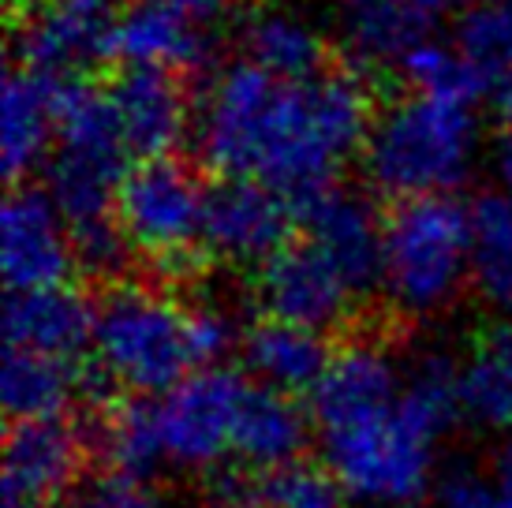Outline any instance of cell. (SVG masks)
<instances>
[{"label":"cell","mask_w":512,"mask_h":508,"mask_svg":"<svg viewBox=\"0 0 512 508\" xmlns=\"http://www.w3.org/2000/svg\"><path fill=\"white\" fill-rule=\"evenodd\" d=\"M374 113L352 71L311 83H277L251 60L217 71L199 113V150L225 180H258L296 210L333 187L352 154H363Z\"/></svg>","instance_id":"1"},{"label":"cell","mask_w":512,"mask_h":508,"mask_svg":"<svg viewBox=\"0 0 512 508\" xmlns=\"http://www.w3.org/2000/svg\"><path fill=\"white\" fill-rule=\"evenodd\" d=\"M475 154L479 124L471 105L412 94L374 116L363 146V172L385 198H441L468 180Z\"/></svg>","instance_id":"2"},{"label":"cell","mask_w":512,"mask_h":508,"mask_svg":"<svg viewBox=\"0 0 512 508\" xmlns=\"http://www.w3.org/2000/svg\"><path fill=\"white\" fill-rule=\"evenodd\" d=\"M94 367L139 396H165L199 363L191 352V311L146 284H120L98 303Z\"/></svg>","instance_id":"3"},{"label":"cell","mask_w":512,"mask_h":508,"mask_svg":"<svg viewBox=\"0 0 512 508\" xmlns=\"http://www.w3.org/2000/svg\"><path fill=\"white\" fill-rule=\"evenodd\" d=\"M128 146L105 90L86 79H57V150L45 161V195L75 228L113 221Z\"/></svg>","instance_id":"4"},{"label":"cell","mask_w":512,"mask_h":508,"mask_svg":"<svg viewBox=\"0 0 512 508\" xmlns=\"http://www.w3.org/2000/svg\"><path fill=\"white\" fill-rule=\"evenodd\" d=\"M471 277V217L453 195L397 202L385 217L389 299L412 318L449 311Z\"/></svg>","instance_id":"5"},{"label":"cell","mask_w":512,"mask_h":508,"mask_svg":"<svg viewBox=\"0 0 512 508\" xmlns=\"http://www.w3.org/2000/svg\"><path fill=\"white\" fill-rule=\"evenodd\" d=\"M322 445L326 467L359 505L412 508L438 482V438L415 423L400 400L382 415L326 430Z\"/></svg>","instance_id":"6"},{"label":"cell","mask_w":512,"mask_h":508,"mask_svg":"<svg viewBox=\"0 0 512 508\" xmlns=\"http://www.w3.org/2000/svg\"><path fill=\"white\" fill-rule=\"evenodd\" d=\"M206 195L199 176L180 161H139L120 184L116 225L131 251L165 273H184L195 262V247L206 243Z\"/></svg>","instance_id":"7"},{"label":"cell","mask_w":512,"mask_h":508,"mask_svg":"<svg viewBox=\"0 0 512 508\" xmlns=\"http://www.w3.org/2000/svg\"><path fill=\"white\" fill-rule=\"evenodd\" d=\"M120 19L116 0H19L12 4L15 68L45 79H83L116 57Z\"/></svg>","instance_id":"8"},{"label":"cell","mask_w":512,"mask_h":508,"mask_svg":"<svg viewBox=\"0 0 512 508\" xmlns=\"http://www.w3.org/2000/svg\"><path fill=\"white\" fill-rule=\"evenodd\" d=\"M247 381L225 367H206L157 400V426L169 464L214 467L232 452L236 415Z\"/></svg>","instance_id":"9"},{"label":"cell","mask_w":512,"mask_h":508,"mask_svg":"<svg viewBox=\"0 0 512 508\" xmlns=\"http://www.w3.org/2000/svg\"><path fill=\"white\" fill-rule=\"evenodd\" d=\"M75 236L45 187H15L0 206V269L8 292L60 288L75 273Z\"/></svg>","instance_id":"10"},{"label":"cell","mask_w":512,"mask_h":508,"mask_svg":"<svg viewBox=\"0 0 512 508\" xmlns=\"http://www.w3.org/2000/svg\"><path fill=\"white\" fill-rule=\"evenodd\" d=\"M296 206L258 180H221L206 195V247L236 266H266L288 247Z\"/></svg>","instance_id":"11"},{"label":"cell","mask_w":512,"mask_h":508,"mask_svg":"<svg viewBox=\"0 0 512 508\" xmlns=\"http://www.w3.org/2000/svg\"><path fill=\"white\" fill-rule=\"evenodd\" d=\"M120 139L131 157L157 161L184 142L191 127V101L176 71L120 68L105 86Z\"/></svg>","instance_id":"12"},{"label":"cell","mask_w":512,"mask_h":508,"mask_svg":"<svg viewBox=\"0 0 512 508\" xmlns=\"http://www.w3.org/2000/svg\"><path fill=\"white\" fill-rule=\"evenodd\" d=\"M356 292L348 288L341 269L311 243H296L273 254L258 269V303L270 318L303 325V329H329L348 314Z\"/></svg>","instance_id":"13"},{"label":"cell","mask_w":512,"mask_h":508,"mask_svg":"<svg viewBox=\"0 0 512 508\" xmlns=\"http://www.w3.org/2000/svg\"><path fill=\"white\" fill-rule=\"evenodd\" d=\"M307 243L326 254L333 266L341 269L348 288L363 296L382 281L385 269V221L374 213L367 198L356 191L329 187L326 195L307 202L303 210Z\"/></svg>","instance_id":"14"},{"label":"cell","mask_w":512,"mask_h":508,"mask_svg":"<svg viewBox=\"0 0 512 508\" xmlns=\"http://www.w3.org/2000/svg\"><path fill=\"white\" fill-rule=\"evenodd\" d=\"M400 389H404V370L397 367L393 352L378 340H352L333 352L322 381L314 385V419L326 434L337 426L382 415L400 400Z\"/></svg>","instance_id":"15"},{"label":"cell","mask_w":512,"mask_h":508,"mask_svg":"<svg viewBox=\"0 0 512 508\" xmlns=\"http://www.w3.org/2000/svg\"><path fill=\"white\" fill-rule=\"evenodd\" d=\"M83 438L64 419L15 423L4 441V494L8 501L45 505L68 494L79 479Z\"/></svg>","instance_id":"16"},{"label":"cell","mask_w":512,"mask_h":508,"mask_svg":"<svg viewBox=\"0 0 512 508\" xmlns=\"http://www.w3.org/2000/svg\"><path fill=\"white\" fill-rule=\"evenodd\" d=\"M94 318L98 307L72 284L12 292L4 303V337L8 348L75 359L86 344H94Z\"/></svg>","instance_id":"17"},{"label":"cell","mask_w":512,"mask_h":508,"mask_svg":"<svg viewBox=\"0 0 512 508\" xmlns=\"http://www.w3.org/2000/svg\"><path fill=\"white\" fill-rule=\"evenodd\" d=\"M57 142V79L12 68L0 94V165L8 180H19L49 161Z\"/></svg>","instance_id":"18"},{"label":"cell","mask_w":512,"mask_h":508,"mask_svg":"<svg viewBox=\"0 0 512 508\" xmlns=\"http://www.w3.org/2000/svg\"><path fill=\"white\" fill-rule=\"evenodd\" d=\"M240 355L255 385L285 396L314 393L333 359L318 329H303L281 318H262L251 325L240 340Z\"/></svg>","instance_id":"19"},{"label":"cell","mask_w":512,"mask_h":508,"mask_svg":"<svg viewBox=\"0 0 512 508\" xmlns=\"http://www.w3.org/2000/svg\"><path fill=\"white\" fill-rule=\"evenodd\" d=\"M307 445V415L299 411L296 396L273 393L266 385H247L236 415L232 456L247 471L270 475L296 464Z\"/></svg>","instance_id":"20"},{"label":"cell","mask_w":512,"mask_h":508,"mask_svg":"<svg viewBox=\"0 0 512 508\" xmlns=\"http://www.w3.org/2000/svg\"><path fill=\"white\" fill-rule=\"evenodd\" d=\"M430 15L423 0H341V34L359 64H400L415 45L430 42Z\"/></svg>","instance_id":"21"},{"label":"cell","mask_w":512,"mask_h":508,"mask_svg":"<svg viewBox=\"0 0 512 508\" xmlns=\"http://www.w3.org/2000/svg\"><path fill=\"white\" fill-rule=\"evenodd\" d=\"M75 396H83V370L72 359L8 348L0 367V400L12 423L64 419Z\"/></svg>","instance_id":"22"},{"label":"cell","mask_w":512,"mask_h":508,"mask_svg":"<svg viewBox=\"0 0 512 508\" xmlns=\"http://www.w3.org/2000/svg\"><path fill=\"white\" fill-rule=\"evenodd\" d=\"M116 57L124 60V68L191 71L206 64V38L195 23L180 15L154 4H139L120 19Z\"/></svg>","instance_id":"23"},{"label":"cell","mask_w":512,"mask_h":508,"mask_svg":"<svg viewBox=\"0 0 512 508\" xmlns=\"http://www.w3.org/2000/svg\"><path fill=\"white\" fill-rule=\"evenodd\" d=\"M460 419L479 430H512V325H494L479 337L456 370Z\"/></svg>","instance_id":"24"},{"label":"cell","mask_w":512,"mask_h":508,"mask_svg":"<svg viewBox=\"0 0 512 508\" xmlns=\"http://www.w3.org/2000/svg\"><path fill=\"white\" fill-rule=\"evenodd\" d=\"M247 60L277 83H311L326 75V42L314 27L288 12H255L243 27Z\"/></svg>","instance_id":"25"},{"label":"cell","mask_w":512,"mask_h":508,"mask_svg":"<svg viewBox=\"0 0 512 508\" xmlns=\"http://www.w3.org/2000/svg\"><path fill=\"white\" fill-rule=\"evenodd\" d=\"M471 217V281L494 307L512 311V198L486 191L468 206Z\"/></svg>","instance_id":"26"},{"label":"cell","mask_w":512,"mask_h":508,"mask_svg":"<svg viewBox=\"0 0 512 508\" xmlns=\"http://www.w3.org/2000/svg\"><path fill=\"white\" fill-rule=\"evenodd\" d=\"M98 452L109 460V471L150 479L157 467L169 460L154 404L131 400V404L109 411L98 423Z\"/></svg>","instance_id":"27"},{"label":"cell","mask_w":512,"mask_h":508,"mask_svg":"<svg viewBox=\"0 0 512 508\" xmlns=\"http://www.w3.org/2000/svg\"><path fill=\"white\" fill-rule=\"evenodd\" d=\"M456 49L483 75L486 90L494 94L505 79H512V4L490 0L475 4L460 15Z\"/></svg>","instance_id":"28"},{"label":"cell","mask_w":512,"mask_h":508,"mask_svg":"<svg viewBox=\"0 0 512 508\" xmlns=\"http://www.w3.org/2000/svg\"><path fill=\"white\" fill-rule=\"evenodd\" d=\"M397 71L404 75V83L415 86V94L456 101V105H471L486 90L483 75L471 68L468 57L441 42L415 45L412 53L397 64Z\"/></svg>","instance_id":"29"},{"label":"cell","mask_w":512,"mask_h":508,"mask_svg":"<svg viewBox=\"0 0 512 508\" xmlns=\"http://www.w3.org/2000/svg\"><path fill=\"white\" fill-rule=\"evenodd\" d=\"M456 370L445 355H423L412 370H404V389H400V408L412 415L415 423L441 438L449 426L460 419V393H456Z\"/></svg>","instance_id":"30"},{"label":"cell","mask_w":512,"mask_h":508,"mask_svg":"<svg viewBox=\"0 0 512 508\" xmlns=\"http://www.w3.org/2000/svg\"><path fill=\"white\" fill-rule=\"evenodd\" d=\"M348 494L329 467L296 464L262 475V508H344Z\"/></svg>","instance_id":"31"},{"label":"cell","mask_w":512,"mask_h":508,"mask_svg":"<svg viewBox=\"0 0 512 508\" xmlns=\"http://www.w3.org/2000/svg\"><path fill=\"white\" fill-rule=\"evenodd\" d=\"M68 508H161L150 479H135L124 471H101L79 482Z\"/></svg>","instance_id":"32"},{"label":"cell","mask_w":512,"mask_h":508,"mask_svg":"<svg viewBox=\"0 0 512 508\" xmlns=\"http://www.w3.org/2000/svg\"><path fill=\"white\" fill-rule=\"evenodd\" d=\"M434 508H501L498 482L471 464L445 467L434 482Z\"/></svg>","instance_id":"33"},{"label":"cell","mask_w":512,"mask_h":508,"mask_svg":"<svg viewBox=\"0 0 512 508\" xmlns=\"http://www.w3.org/2000/svg\"><path fill=\"white\" fill-rule=\"evenodd\" d=\"M240 340L243 337H240V329H236V318L228 311H221L214 303L191 311V352H195L199 370L217 367Z\"/></svg>","instance_id":"34"},{"label":"cell","mask_w":512,"mask_h":508,"mask_svg":"<svg viewBox=\"0 0 512 508\" xmlns=\"http://www.w3.org/2000/svg\"><path fill=\"white\" fill-rule=\"evenodd\" d=\"M72 236H75V258H79V266H86L90 273H98V277L120 273V266H124V258H128V251H131V243L124 240L116 217L113 221L75 228Z\"/></svg>","instance_id":"35"},{"label":"cell","mask_w":512,"mask_h":508,"mask_svg":"<svg viewBox=\"0 0 512 508\" xmlns=\"http://www.w3.org/2000/svg\"><path fill=\"white\" fill-rule=\"evenodd\" d=\"M217 508H262V475L251 479V471L221 475L214 486Z\"/></svg>","instance_id":"36"},{"label":"cell","mask_w":512,"mask_h":508,"mask_svg":"<svg viewBox=\"0 0 512 508\" xmlns=\"http://www.w3.org/2000/svg\"><path fill=\"white\" fill-rule=\"evenodd\" d=\"M143 4H154V8H165V12L180 15L187 23H210L228 8V0H143Z\"/></svg>","instance_id":"37"},{"label":"cell","mask_w":512,"mask_h":508,"mask_svg":"<svg viewBox=\"0 0 512 508\" xmlns=\"http://www.w3.org/2000/svg\"><path fill=\"white\" fill-rule=\"evenodd\" d=\"M494 176H498V187L512 198V127L498 139L494 146Z\"/></svg>","instance_id":"38"},{"label":"cell","mask_w":512,"mask_h":508,"mask_svg":"<svg viewBox=\"0 0 512 508\" xmlns=\"http://www.w3.org/2000/svg\"><path fill=\"white\" fill-rule=\"evenodd\" d=\"M490 475H494V482H498L501 501H512V438L494 452V467H490Z\"/></svg>","instance_id":"39"},{"label":"cell","mask_w":512,"mask_h":508,"mask_svg":"<svg viewBox=\"0 0 512 508\" xmlns=\"http://www.w3.org/2000/svg\"><path fill=\"white\" fill-rule=\"evenodd\" d=\"M494 101H498L501 116H505V120H509V127H512V79H505V83L494 90Z\"/></svg>","instance_id":"40"},{"label":"cell","mask_w":512,"mask_h":508,"mask_svg":"<svg viewBox=\"0 0 512 508\" xmlns=\"http://www.w3.org/2000/svg\"><path fill=\"white\" fill-rule=\"evenodd\" d=\"M430 8V15H441V12H453V8H460V4H468V0H423Z\"/></svg>","instance_id":"41"},{"label":"cell","mask_w":512,"mask_h":508,"mask_svg":"<svg viewBox=\"0 0 512 508\" xmlns=\"http://www.w3.org/2000/svg\"><path fill=\"white\" fill-rule=\"evenodd\" d=\"M4 508H45V505H27V501H8Z\"/></svg>","instance_id":"42"},{"label":"cell","mask_w":512,"mask_h":508,"mask_svg":"<svg viewBox=\"0 0 512 508\" xmlns=\"http://www.w3.org/2000/svg\"><path fill=\"white\" fill-rule=\"evenodd\" d=\"M501 508H512V501H501Z\"/></svg>","instance_id":"43"},{"label":"cell","mask_w":512,"mask_h":508,"mask_svg":"<svg viewBox=\"0 0 512 508\" xmlns=\"http://www.w3.org/2000/svg\"><path fill=\"white\" fill-rule=\"evenodd\" d=\"M501 4H512V0H501Z\"/></svg>","instance_id":"44"},{"label":"cell","mask_w":512,"mask_h":508,"mask_svg":"<svg viewBox=\"0 0 512 508\" xmlns=\"http://www.w3.org/2000/svg\"><path fill=\"white\" fill-rule=\"evenodd\" d=\"M12 4H19V0H12Z\"/></svg>","instance_id":"45"},{"label":"cell","mask_w":512,"mask_h":508,"mask_svg":"<svg viewBox=\"0 0 512 508\" xmlns=\"http://www.w3.org/2000/svg\"><path fill=\"white\" fill-rule=\"evenodd\" d=\"M509 314H512V311H509Z\"/></svg>","instance_id":"46"}]
</instances>
